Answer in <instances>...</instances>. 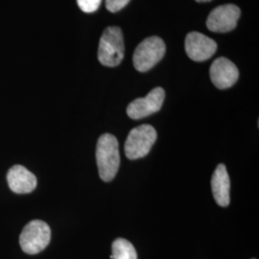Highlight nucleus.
I'll return each instance as SVG.
<instances>
[{
  "mask_svg": "<svg viewBox=\"0 0 259 259\" xmlns=\"http://www.w3.org/2000/svg\"><path fill=\"white\" fill-rule=\"evenodd\" d=\"M96 161L100 179L104 182H111L116 176L120 156L118 150V141L111 134H104L97 142Z\"/></svg>",
  "mask_w": 259,
  "mask_h": 259,
  "instance_id": "1",
  "label": "nucleus"
},
{
  "mask_svg": "<svg viewBox=\"0 0 259 259\" xmlns=\"http://www.w3.org/2000/svg\"><path fill=\"white\" fill-rule=\"evenodd\" d=\"M124 53L125 46L122 30L117 26L106 28L99 42V62L105 66H117L123 61Z\"/></svg>",
  "mask_w": 259,
  "mask_h": 259,
  "instance_id": "2",
  "label": "nucleus"
},
{
  "mask_svg": "<svg viewBox=\"0 0 259 259\" xmlns=\"http://www.w3.org/2000/svg\"><path fill=\"white\" fill-rule=\"evenodd\" d=\"M165 44L157 36L146 37L135 50L133 62L135 68L140 72H146L154 67L165 54Z\"/></svg>",
  "mask_w": 259,
  "mask_h": 259,
  "instance_id": "3",
  "label": "nucleus"
},
{
  "mask_svg": "<svg viewBox=\"0 0 259 259\" xmlns=\"http://www.w3.org/2000/svg\"><path fill=\"white\" fill-rule=\"evenodd\" d=\"M157 138V131L151 125L144 124L134 128L124 145L126 157L134 160L147 156Z\"/></svg>",
  "mask_w": 259,
  "mask_h": 259,
  "instance_id": "4",
  "label": "nucleus"
},
{
  "mask_svg": "<svg viewBox=\"0 0 259 259\" xmlns=\"http://www.w3.org/2000/svg\"><path fill=\"white\" fill-rule=\"evenodd\" d=\"M51 239V230L47 223L33 220L28 223L19 236L22 250L28 254H37L48 246Z\"/></svg>",
  "mask_w": 259,
  "mask_h": 259,
  "instance_id": "5",
  "label": "nucleus"
},
{
  "mask_svg": "<svg viewBox=\"0 0 259 259\" xmlns=\"http://www.w3.org/2000/svg\"><path fill=\"white\" fill-rule=\"evenodd\" d=\"M240 15V9L236 5H221L210 12L206 19V26L215 33L230 32L236 27Z\"/></svg>",
  "mask_w": 259,
  "mask_h": 259,
  "instance_id": "6",
  "label": "nucleus"
},
{
  "mask_svg": "<svg viewBox=\"0 0 259 259\" xmlns=\"http://www.w3.org/2000/svg\"><path fill=\"white\" fill-rule=\"evenodd\" d=\"M165 92L162 88L152 90L144 98H138L131 102L127 108V114L132 119H141L156 113L162 107Z\"/></svg>",
  "mask_w": 259,
  "mask_h": 259,
  "instance_id": "7",
  "label": "nucleus"
},
{
  "mask_svg": "<svg viewBox=\"0 0 259 259\" xmlns=\"http://www.w3.org/2000/svg\"><path fill=\"white\" fill-rule=\"evenodd\" d=\"M185 51L195 62H204L217 50V44L210 37L199 32H190L185 37Z\"/></svg>",
  "mask_w": 259,
  "mask_h": 259,
  "instance_id": "8",
  "label": "nucleus"
},
{
  "mask_svg": "<svg viewBox=\"0 0 259 259\" xmlns=\"http://www.w3.org/2000/svg\"><path fill=\"white\" fill-rule=\"evenodd\" d=\"M210 79L213 84L219 90H226L232 87L239 78L237 66L227 58L216 59L210 66Z\"/></svg>",
  "mask_w": 259,
  "mask_h": 259,
  "instance_id": "9",
  "label": "nucleus"
},
{
  "mask_svg": "<svg viewBox=\"0 0 259 259\" xmlns=\"http://www.w3.org/2000/svg\"><path fill=\"white\" fill-rule=\"evenodd\" d=\"M7 181L13 192L18 194L31 193L37 187V178L22 165L12 167L7 174Z\"/></svg>",
  "mask_w": 259,
  "mask_h": 259,
  "instance_id": "10",
  "label": "nucleus"
},
{
  "mask_svg": "<svg viewBox=\"0 0 259 259\" xmlns=\"http://www.w3.org/2000/svg\"><path fill=\"white\" fill-rule=\"evenodd\" d=\"M211 190L216 204L222 207L230 204L231 181L225 164H219L216 167L211 178Z\"/></svg>",
  "mask_w": 259,
  "mask_h": 259,
  "instance_id": "11",
  "label": "nucleus"
},
{
  "mask_svg": "<svg viewBox=\"0 0 259 259\" xmlns=\"http://www.w3.org/2000/svg\"><path fill=\"white\" fill-rule=\"evenodd\" d=\"M111 251L113 259H138V252L133 244L123 238L113 241Z\"/></svg>",
  "mask_w": 259,
  "mask_h": 259,
  "instance_id": "12",
  "label": "nucleus"
},
{
  "mask_svg": "<svg viewBox=\"0 0 259 259\" xmlns=\"http://www.w3.org/2000/svg\"><path fill=\"white\" fill-rule=\"evenodd\" d=\"M102 0H77L79 8L84 13H93L99 8Z\"/></svg>",
  "mask_w": 259,
  "mask_h": 259,
  "instance_id": "13",
  "label": "nucleus"
},
{
  "mask_svg": "<svg viewBox=\"0 0 259 259\" xmlns=\"http://www.w3.org/2000/svg\"><path fill=\"white\" fill-rule=\"evenodd\" d=\"M106 1V8L111 13H116L121 9H123L130 0H105Z\"/></svg>",
  "mask_w": 259,
  "mask_h": 259,
  "instance_id": "14",
  "label": "nucleus"
},
{
  "mask_svg": "<svg viewBox=\"0 0 259 259\" xmlns=\"http://www.w3.org/2000/svg\"><path fill=\"white\" fill-rule=\"evenodd\" d=\"M197 2H208V1H211V0H195Z\"/></svg>",
  "mask_w": 259,
  "mask_h": 259,
  "instance_id": "15",
  "label": "nucleus"
}]
</instances>
